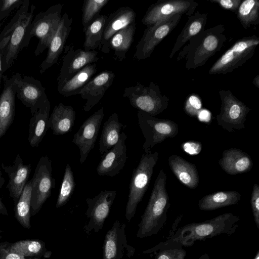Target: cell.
Masks as SVG:
<instances>
[{
	"mask_svg": "<svg viewBox=\"0 0 259 259\" xmlns=\"http://www.w3.org/2000/svg\"><path fill=\"white\" fill-rule=\"evenodd\" d=\"M239 221L237 216L228 212L204 222L189 223L177 229L173 227L167 239L153 248L191 247L197 240H204L223 234L230 235L238 228Z\"/></svg>",
	"mask_w": 259,
	"mask_h": 259,
	"instance_id": "1",
	"label": "cell"
},
{
	"mask_svg": "<svg viewBox=\"0 0 259 259\" xmlns=\"http://www.w3.org/2000/svg\"><path fill=\"white\" fill-rule=\"evenodd\" d=\"M223 24L204 29L192 37L180 52L177 61L185 58L186 69L203 66L208 60L220 51L227 38Z\"/></svg>",
	"mask_w": 259,
	"mask_h": 259,
	"instance_id": "2",
	"label": "cell"
},
{
	"mask_svg": "<svg viewBox=\"0 0 259 259\" xmlns=\"http://www.w3.org/2000/svg\"><path fill=\"white\" fill-rule=\"evenodd\" d=\"M166 174L161 169L138 225L137 237L139 238L157 234L166 223L167 213L170 205L166 188Z\"/></svg>",
	"mask_w": 259,
	"mask_h": 259,
	"instance_id": "3",
	"label": "cell"
},
{
	"mask_svg": "<svg viewBox=\"0 0 259 259\" xmlns=\"http://www.w3.org/2000/svg\"><path fill=\"white\" fill-rule=\"evenodd\" d=\"M62 8L63 5L58 3L35 16L26 28L22 49L29 45L30 40L34 36L39 39L34 51L36 56L48 48L59 26L62 17Z\"/></svg>",
	"mask_w": 259,
	"mask_h": 259,
	"instance_id": "4",
	"label": "cell"
},
{
	"mask_svg": "<svg viewBox=\"0 0 259 259\" xmlns=\"http://www.w3.org/2000/svg\"><path fill=\"white\" fill-rule=\"evenodd\" d=\"M159 153L150 151L144 153L134 168L130 183V191L125 208V218L130 222L135 215L137 206L148 188Z\"/></svg>",
	"mask_w": 259,
	"mask_h": 259,
	"instance_id": "5",
	"label": "cell"
},
{
	"mask_svg": "<svg viewBox=\"0 0 259 259\" xmlns=\"http://www.w3.org/2000/svg\"><path fill=\"white\" fill-rule=\"evenodd\" d=\"M123 97L129 99L134 108L152 116L164 111L169 101L166 95L161 94L159 85L152 81L147 86L137 82L135 85L125 88Z\"/></svg>",
	"mask_w": 259,
	"mask_h": 259,
	"instance_id": "6",
	"label": "cell"
},
{
	"mask_svg": "<svg viewBox=\"0 0 259 259\" xmlns=\"http://www.w3.org/2000/svg\"><path fill=\"white\" fill-rule=\"evenodd\" d=\"M259 45L255 34L238 39L210 68L209 74H226L243 65L251 59Z\"/></svg>",
	"mask_w": 259,
	"mask_h": 259,
	"instance_id": "7",
	"label": "cell"
},
{
	"mask_svg": "<svg viewBox=\"0 0 259 259\" xmlns=\"http://www.w3.org/2000/svg\"><path fill=\"white\" fill-rule=\"evenodd\" d=\"M138 124L145 138L143 150L148 153L156 144L167 138L176 137L179 133L177 123L167 119H160L141 110L137 113Z\"/></svg>",
	"mask_w": 259,
	"mask_h": 259,
	"instance_id": "8",
	"label": "cell"
},
{
	"mask_svg": "<svg viewBox=\"0 0 259 259\" xmlns=\"http://www.w3.org/2000/svg\"><path fill=\"white\" fill-rule=\"evenodd\" d=\"M220 112L216 116L218 124L229 133L245 127L246 116L250 109L229 90H221Z\"/></svg>",
	"mask_w": 259,
	"mask_h": 259,
	"instance_id": "9",
	"label": "cell"
},
{
	"mask_svg": "<svg viewBox=\"0 0 259 259\" xmlns=\"http://www.w3.org/2000/svg\"><path fill=\"white\" fill-rule=\"evenodd\" d=\"M31 180L32 192L30 215H36L50 197L55 186L52 175V162L49 157L42 156L35 167Z\"/></svg>",
	"mask_w": 259,
	"mask_h": 259,
	"instance_id": "10",
	"label": "cell"
},
{
	"mask_svg": "<svg viewBox=\"0 0 259 259\" xmlns=\"http://www.w3.org/2000/svg\"><path fill=\"white\" fill-rule=\"evenodd\" d=\"M182 17L176 15L147 27L136 47L134 58L142 60L150 57L156 47L176 27Z\"/></svg>",
	"mask_w": 259,
	"mask_h": 259,
	"instance_id": "11",
	"label": "cell"
},
{
	"mask_svg": "<svg viewBox=\"0 0 259 259\" xmlns=\"http://www.w3.org/2000/svg\"><path fill=\"white\" fill-rule=\"evenodd\" d=\"M198 3L193 0H159L148 8L142 23L149 27L169 17L193 15Z\"/></svg>",
	"mask_w": 259,
	"mask_h": 259,
	"instance_id": "12",
	"label": "cell"
},
{
	"mask_svg": "<svg viewBox=\"0 0 259 259\" xmlns=\"http://www.w3.org/2000/svg\"><path fill=\"white\" fill-rule=\"evenodd\" d=\"M116 194V191L104 190L95 197L86 199L88 208L85 214L89 220L84 230L87 234L98 233L103 229Z\"/></svg>",
	"mask_w": 259,
	"mask_h": 259,
	"instance_id": "13",
	"label": "cell"
},
{
	"mask_svg": "<svg viewBox=\"0 0 259 259\" xmlns=\"http://www.w3.org/2000/svg\"><path fill=\"white\" fill-rule=\"evenodd\" d=\"M17 97L26 107L30 109L32 115L48 98L41 82L33 77L22 76L17 72L12 77Z\"/></svg>",
	"mask_w": 259,
	"mask_h": 259,
	"instance_id": "14",
	"label": "cell"
},
{
	"mask_svg": "<svg viewBox=\"0 0 259 259\" xmlns=\"http://www.w3.org/2000/svg\"><path fill=\"white\" fill-rule=\"evenodd\" d=\"M125 227V223L116 220L106 232L102 247V259H124L133 256L136 249L127 242Z\"/></svg>",
	"mask_w": 259,
	"mask_h": 259,
	"instance_id": "15",
	"label": "cell"
},
{
	"mask_svg": "<svg viewBox=\"0 0 259 259\" xmlns=\"http://www.w3.org/2000/svg\"><path fill=\"white\" fill-rule=\"evenodd\" d=\"M95 50L85 51L81 49H74L72 44L65 46L62 64L57 77V86L71 78L86 65L96 63L99 58Z\"/></svg>",
	"mask_w": 259,
	"mask_h": 259,
	"instance_id": "16",
	"label": "cell"
},
{
	"mask_svg": "<svg viewBox=\"0 0 259 259\" xmlns=\"http://www.w3.org/2000/svg\"><path fill=\"white\" fill-rule=\"evenodd\" d=\"M105 113L101 107L88 118L74 135L72 142L80 152L79 161L83 163L94 148Z\"/></svg>",
	"mask_w": 259,
	"mask_h": 259,
	"instance_id": "17",
	"label": "cell"
},
{
	"mask_svg": "<svg viewBox=\"0 0 259 259\" xmlns=\"http://www.w3.org/2000/svg\"><path fill=\"white\" fill-rule=\"evenodd\" d=\"M126 139L127 136L122 132L118 142L102 155V160L96 168L99 176L114 177L123 168L127 159V148L125 144Z\"/></svg>",
	"mask_w": 259,
	"mask_h": 259,
	"instance_id": "18",
	"label": "cell"
},
{
	"mask_svg": "<svg viewBox=\"0 0 259 259\" xmlns=\"http://www.w3.org/2000/svg\"><path fill=\"white\" fill-rule=\"evenodd\" d=\"M136 13L130 7H120L107 16L103 37L99 49L104 53H108L110 51L109 42L112 36L119 30L136 23Z\"/></svg>",
	"mask_w": 259,
	"mask_h": 259,
	"instance_id": "19",
	"label": "cell"
},
{
	"mask_svg": "<svg viewBox=\"0 0 259 259\" xmlns=\"http://www.w3.org/2000/svg\"><path fill=\"white\" fill-rule=\"evenodd\" d=\"M115 77L110 70H105L93 77L79 91L86 102L83 107L85 112H89L103 97L106 91L111 86Z\"/></svg>",
	"mask_w": 259,
	"mask_h": 259,
	"instance_id": "20",
	"label": "cell"
},
{
	"mask_svg": "<svg viewBox=\"0 0 259 259\" xmlns=\"http://www.w3.org/2000/svg\"><path fill=\"white\" fill-rule=\"evenodd\" d=\"M72 20V18L69 17L67 12L62 16L58 29L48 48L46 58L39 66L40 74H43L58 61L71 30Z\"/></svg>",
	"mask_w": 259,
	"mask_h": 259,
	"instance_id": "21",
	"label": "cell"
},
{
	"mask_svg": "<svg viewBox=\"0 0 259 259\" xmlns=\"http://www.w3.org/2000/svg\"><path fill=\"white\" fill-rule=\"evenodd\" d=\"M2 168L9 177V182L7 185L9 191V196L13 199L15 204L27 183L31 171V164H25L19 154H18L13 162V164L7 165L2 163Z\"/></svg>",
	"mask_w": 259,
	"mask_h": 259,
	"instance_id": "22",
	"label": "cell"
},
{
	"mask_svg": "<svg viewBox=\"0 0 259 259\" xmlns=\"http://www.w3.org/2000/svg\"><path fill=\"white\" fill-rule=\"evenodd\" d=\"M35 9V6L31 5L26 17L12 32L10 41L6 48L3 59V73L12 66L17 58L20 51L22 50V46L25 31L27 26L32 21Z\"/></svg>",
	"mask_w": 259,
	"mask_h": 259,
	"instance_id": "23",
	"label": "cell"
},
{
	"mask_svg": "<svg viewBox=\"0 0 259 259\" xmlns=\"http://www.w3.org/2000/svg\"><path fill=\"white\" fill-rule=\"evenodd\" d=\"M4 88L0 95V138L13 122L15 109L16 91L12 77L3 75Z\"/></svg>",
	"mask_w": 259,
	"mask_h": 259,
	"instance_id": "24",
	"label": "cell"
},
{
	"mask_svg": "<svg viewBox=\"0 0 259 259\" xmlns=\"http://www.w3.org/2000/svg\"><path fill=\"white\" fill-rule=\"evenodd\" d=\"M219 164L227 174L235 175L249 171L253 161L250 156L241 149L231 148L223 151Z\"/></svg>",
	"mask_w": 259,
	"mask_h": 259,
	"instance_id": "25",
	"label": "cell"
},
{
	"mask_svg": "<svg viewBox=\"0 0 259 259\" xmlns=\"http://www.w3.org/2000/svg\"><path fill=\"white\" fill-rule=\"evenodd\" d=\"M75 118L76 112L72 106L60 103L54 107L50 115L48 127L54 135H64L72 130Z\"/></svg>",
	"mask_w": 259,
	"mask_h": 259,
	"instance_id": "26",
	"label": "cell"
},
{
	"mask_svg": "<svg viewBox=\"0 0 259 259\" xmlns=\"http://www.w3.org/2000/svg\"><path fill=\"white\" fill-rule=\"evenodd\" d=\"M168 163L172 172L181 183L190 189L198 187L199 177L195 164L177 155L170 156Z\"/></svg>",
	"mask_w": 259,
	"mask_h": 259,
	"instance_id": "27",
	"label": "cell"
},
{
	"mask_svg": "<svg viewBox=\"0 0 259 259\" xmlns=\"http://www.w3.org/2000/svg\"><path fill=\"white\" fill-rule=\"evenodd\" d=\"M51 104L48 99L32 115L29 126L28 142L32 147H37L48 130Z\"/></svg>",
	"mask_w": 259,
	"mask_h": 259,
	"instance_id": "28",
	"label": "cell"
},
{
	"mask_svg": "<svg viewBox=\"0 0 259 259\" xmlns=\"http://www.w3.org/2000/svg\"><path fill=\"white\" fill-rule=\"evenodd\" d=\"M207 17V13H200L198 11L188 16V20L181 33L178 36L170 53L169 57L170 59L192 37L205 29Z\"/></svg>",
	"mask_w": 259,
	"mask_h": 259,
	"instance_id": "29",
	"label": "cell"
},
{
	"mask_svg": "<svg viewBox=\"0 0 259 259\" xmlns=\"http://www.w3.org/2000/svg\"><path fill=\"white\" fill-rule=\"evenodd\" d=\"M96 72V63L89 64L83 67L71 78L57 86V90L59 94L66 97L78 95L81 89Z\"/></svg>",
	"mask_w": 259,
	"mask_h": 259,
	"instance_id": "30",
	"label": "cell"
},
{
	"mask_svg": "<svg viewBox=\"0 0 259 259\" xmlns=\"http://www.w3.org/2000/svg\"><path fill=\"white\" fill-rule=\"evenodd\" d=\"M240 199L241 195L238 191H218L203 196L198 204L201 210H213L236 204Z\"/></svg>",
	"mask_w": 259,
	"mask_h": 259,
	"instance_id": "31",
	"label": "cell"
},
{
	"mask_svg": "<svg viewBox=\"0 0 259 259\" xmlns=\"http://www.w3.org/2000/svg\"><path fill=\"white\" fill-rule=\"evenodd\" d=\"M123 124L119 122L118 115L113 112L104 122L99 142V153L103 155L119 141Z\"/></svg>",
	"mask_w": 259,
	"mask_h": 259,
	"instance_id": "32",
	"label": "cell"
},
{
	"mask_svg": "<svg viewBox=\"0 0 259 259\" xmlns=\"http://www.w3.org/2000/svg\"><path fill=\"white\" fill-rule=\"evenodd\" d=\"M136 23L131 24L115 33L110 38L109 48L114 51L116 59L122 61L134 41Z\"/></svg>",
	"mask_w": 259,
	"mask_h": 259,
	"instance_id": "33",
	"label": "cell"
},
{
	"mask_svg": "<svg viewBox=\"0 0 259 259\" xmlns=\"http://www.w3.org/2000/svg\"><path fill=\"white\" fill-rule=\"evenodd\" d=\"M12 251L25 257H39L49 258L52 252L47 249L45 242L39 239H26L11 243Z\"/></svg>",
	"mask_w": 259,
	"mask_h": 259,
	"instance_id": "34",
	"label": "cell"
},
{
	"mask_svg": "<svg viewBox=\"0 0 259 259\" xmlns=\"http://www.w3.org/2000/svg\"><path fill=\"white\" fill-rule=\"evenodd\" d=\"M31 180L26 184L20 196L15 204V217L24 228L29 229L30 225V208L31 200Z\"/></svg>",
	"mask_w": 259,
	"mask_h": 259,
	"instance_id": "35",
	"label": "cell"
},
{
	"mask_svg": "<svg viewBox=\"0 0 259 259\" xmlns=\"http://www.w3.org/2000/svg\"><path fill=\"white\" fill-rule=\"evenodd\" d=\"M106 18V15H98L83 30L85 33L83 50L93 51L99 48L103 37Z\"/></svg>",
	"mask_w": 259,
	"mask_h": 259,
	"instance_id": "36",
	"label": "cell"
},
{
	"mask_svg": "<svg viewBox=\"0 0 259 259\" xmlns=\"http://www.w3.org/2000/svg\"><path fill=\"white\" fill-rule=\"evenodd\" d=\"M235 14L244 29H248L252 25H258L259 1H242Z\"/></svg>",
	"mask_w": 259,
	"mask_h": 259,
	"instance_id": "37",
	"label": "cell"
},
{
	"mask_svg": "<svg viewBox=\"0 0 259 259\" xmlns=\"http://www.w3.org/2000/svg\"><path fill=\"white\" fill-rule=\"evenodd\" d=\"M75 186L72 169L70 165L67 164L56 204V208L61 207L67 203L75 190Z\"/></svg>",
	"mask_w": 259,
	"mask_h": 259,
	"instance_id": "38",
	"label": "cell"
},
{
	"mask_svg": "<svg viewBox=\"0 0 259 259\" xmlns=\"http://www.w3.org/2000/svg\"><path fill=\"white\" fill-rule=\"evenodd\" d=\"M109 0H84L82 6V25L84 30L98 15Z\"/></svg>",
	"mask_w": 259,
	"mask_h": 259,
	"instance_id": "39",
	"label": "cell"
},
{
	"mask_svg": "<svg viewBox=\"0 0 259 259\" xmlns=\"http://www.w3.org/2000/svg\"><path fill=\"white\" fill-rule=\"evenodd\" d=\"M155 253L154 259H185L186 252L183 247L165 246L159 248H151L143 252L144 254Z\"/></svg>",
	"mask_w": 259,
	"mask_h": 259,
	"instance_id": "40",
	"label": "cell"
},
{
	"mask_svg": "<svg viewBox=\"0 0 259 259\" xmlns=\"http://www.w3.org/2000/svg\"><path fill=\"white\" fill-rule=\"evenodd\" d=\"M29 0H24L16 13L0 33V41L6 36L11 34L13 30L27 16L29 13Z\"/></svg>",
	"mask_w": 259,
	"mask_h": 259,
	"instance_id": "41",
	"label": "cell"
},
{
	"mask_svg": "<svg viewBox=\"0 0 259 259\" xmlns=\"http://www.w3.org/2000/svg\"><path fill=\"white\" fill-rule=\"evenodd\" d=\"M201 108L202 102L197 94H191L188 97L184 108L186 114L192 117H197Z\"/></svg>",
	"mask_w": 259,
	"mask_h": 259,
	"instance_id": "42",
	"label": "cell"
},
{
	"mask_svg": "<svg viewBox=\"0 0 259 259\" xmlns=\"http://www.w3.org/2000/svg\"><path fill=\"white\" fill-rule=\"evenodd\" d=\"M24 0H0V24L17 8L20 6Z\"/></svg>",
	"mask_w": 259,
	"mask_h": 259,
	"instance_id": "43",
	"label": "cell"
},
{
	"mask_svg": "<svg viewBox=\"0 0 259 259\" xmlns=\"http://www.w3.org/2000/svg\"><path fill=\"white\" fill-rule=\"evenodd\" d=\"M250 204L255 224L259 228V186L257 184L253 186Z\"/></svg>",
	"mask_w": 259,
	"mask_h": 259,
	"instance_id": "44",
	"label": "cell"
},
{
	"mask_svg": "<svg viewBox=\"0 0 259 259\" xmlns=\"http://www.w3.org/2000/svg\"><path fill=\"white\" fill-rule=\"evenodd\" d=\"M11 243L8 241L0 242V259H24V256L15 253L10 249Z\"/></svg>",
	"mask_w": 259,
	"mask_h": 259,
	"instance_id": "45",
	"label": "cell"
},
{
	"mask_svg": "<svg viewBox=\"0 0 259 259\" xmlns=\"http://www.w3.org/2000/svg\"><path fill=\"white\" fill-rule=\"evenodd\" d=\"M212 3L218 4L224 9L231 11L236 13L242 0H209Z\"/></svg>",
	"mask_w": 259,
	"mask_h": 259,
	"instance_id": "46",
	"label": "cell"
},
{
	"mask_svg": "<svg viewBox=\"0 0 259 259\" xmlns=\"http://www.w3.org/2000/svg\"><path fill=\"white\" fill-rule=\"evenodd\" d=\"M11 34L4 37L0 41V74H3V59L6 48L10 41Z\"/></svg>",
	"mask_w": 259,
	"mask_h": 259,
	"instance_id": "47",
	"label": "cell"
},
{
	"mask_svg": "<svg viewBox=\"0 0 259 259\" xmlns=\"http://www.w3.org/2000/svg\"><path fill=\"white\" fill-rule=\"evenodd\" d=\"M182 147L186 152L191 155H195L198 154L200 151L195 149L193 148H201V145L200 143L189 142L183 144Z\"/></svg>",
	"mask_w": 259,
	"mask_h": 259,
	"instance_id": "48",
	"label": "cell"
},
{
	"mask_svg": "<svg viewBox=\"0 0 259 259\" xmlns=\"http://www.w3.org/2000/svg\"><path fill=\"white\" fill-rule=\"evenodd\" d=\"M4 183H5V179L2 176V173L0 169V190L1 189L3 185L4 184ZM0 214L4 215H6V216H8V215H9L8 210H7L6 207L5 206V204L3 202L1 197H0Z\"/></svg>",
	"mask_w": 259,
	"mask_h": 259,
	"instance_id": "49",
	"label": "cell"
},
{
	"mask_svg": "<svg viewBox=\"0 0 259 259\" xmlns=\"http://www.w3.org/2000/svg\"><path fill=\"white\" fill-rule=\"evenodd\" d=\"M197 117L202 121L208 122L210 119V113L207 110H201Z\"/></svg>",
	"mask_w": 259,
	"mask_h": 259,
	"instance_id": "50",
	"label": "cell"
},
{
	"mask_svg": "<svg viewBox=\"0 0 259 259\" xmlns=\"http://www.w3.org/2000/svg\"><path fill=\"white\" fill-rule=\"evenodd\" d=\"M253 84L257 87V88H259V75H256L253 79Z\"/></svg>",
	"mask_w": 259,
	"mask_h": 259,
	"instance_id": "51",
	"label": "cell"
},
{
	"mask_svg": "<svg viewBox=\"0 0 259 259\" xmlns=\"http://www.w3.org/2000/svg\"><path fill=\"white\" fill-rule=\"evenodd\" d=\"M199 259H211L209 256L206 254H202L199 258Z\"/></svg>",
	"mask_w": 259,
	"mask_h": 259,
	"instance_id": "52",
	"label": "cell"
},
{
	"mask_svg": "<svg viewBox=\"0 0 259 259\" xmlns=\"http://www.w3.org/2000/svg\"><path fill=\"white\" fill-rule=\"evenodd\" d=\"M24 259H42L41 257H27Z\"/></svg>",
	"mask_w": 259,
	"mask_h": 259,
	"instance_id": "53",
	"label": "cell"
},
{
	"mask_svg": "<svg viewBox=\"0 0 259 259\" xmlns=\"http://www.w3.org/2000/svg\"><path fill=\"white\" fill-rule=\"evenodd\" d=\"M253 259H259V251H257L256 254Z\"/></svg>",
	"mask_w": 259,
	"mask_h": 259,
	"instance_id": "54",
	"label": "cell"
},
{
	"mask_svg": "<svg viewBox=\"0 0 259 259\" xmlns=\"http://www.w3.org/2000/svg\"><path fill=\"white\" fill-rule=\"evenodd\" d=\"M2 77H3V74H0V89H1V82H2Z\"/></svg>",
	"mask_w": 259,
	"mask_h": 259,
	"instance_id": "55",
	"label": "cell"
},
{
	"mask_svg": "<svg viewBox=\"0 0 259 259\" xmlns=\"http://www.w3.org/2000/svg\"><path fill=\"white\" fill-rule=\"evenodd\" d=\"M3 233V231L0 230V239L2 238V233Z\"/></svg>",
	"mask_w": 259,
	"mask_h": 259,
	"instance_id": "56",
	"label": "cell"
}]
</instances>
